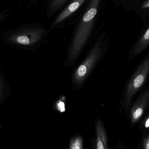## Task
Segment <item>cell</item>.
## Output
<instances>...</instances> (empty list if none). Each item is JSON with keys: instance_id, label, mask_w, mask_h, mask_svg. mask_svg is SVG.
<instances>
[{"instance_id": "6da1fadb", "label": "cell", "mask_w": 149, "mask_h": 149, "mask_svg": "<svg viewBox=\"0 0 149 149\" xmlns=\"http://www.w3.org/2000/svg\"><path fill=\"white\" fill-rule=\"evenodd\" d=\"M104 0H89L78 19L69 45L67 60L76 59L95 32L97 19Z\"/></svg>"}, {"instance_id": "7a4b0ae2", "label": "cell", "mask_w": 149, "mask_h": 149, "mask_svg": "<svg viewBox=\"0 0 149 149\" xmlns=\"http://www.w3.org/2000/svg\"><path fill=\"white\" fill-rule=\"evenodd\" d=\"M109 41V37L106 31L98 34L90 52L76 71L75 80L78 83L85 79L91 68L103 57L108 48Z\"/></svg>"}, {"instance_id": "3957f363", "label": "cell", "mask_w": 149, "mask_h": 149, "mask_svg": "<svg viewBox=\"0 0 149 149\" xmlns=\"http://www.w3.org/2000/svg\"><path fill=\"white\" fill-rule=\"evenodd\" d=\"M89 0H71L55 16L49 29L51 31L76 22Z\"/></svg>"}, {"instance_id": "277c9868", "label": "cell", "mask_w": 149, "mask_h": 149, "mask_svg": "<svg viewBox=\"0 0 149 149\" xmlns=\"http://www.w3.org/2000/svg\"><path fill=\"white\" fill-rule=\"evenodd\" d=\"M149 74V54L139 66L130 78L126 88L125 105H130L134 96L140 90Z\"/></svg>"}, {"instance_id": "5b68a950", "label": "cell", "mask_w": 149, "mask_h": 149, "mask_svg": "<svg viewBox=\"0 0 149 149\" xmlns=\"http://www.w3.org/2000/svg\"><path fill=\"white\" fill-rule=\"evenodd\" d=\"M149 102V90L143 93L134 104L130 112L132 124H135L141 119Z\"/></svg>"}, {"instance_id": "8992f818", "label": "cell", "mask_w": 149, "mask_h": 149, "mask_svg": "<svg viewBox=\"0 0 149 149\" xmlns=\"http://www.w3.org/2000/svg\"><path fill=\"white\" fill-rule=\"evenodd\" d=\"M71 0H46V17L50 18L57 14Z\"/></svg>"}, {"instance_id": "52a82bcc", "label": "cell", "mask_w": 149, "mask_h": 149, "mask_svg": "<svg viewBox=\"0 0 149 149\" xmlns=\"http://www.w3.org/2000/svg\"><path fill=\"white\" fill-rule=\"evenodd\" d=\"M149 46V27L134 46L130 58H134Z\"/></svg>"}, {"instance_id": "ba28073f", "label": "cell", "mask_w": 149, "mask_h": 149, "mask_svg": "<svg viewBox=\"0 0 149 149\" xmlns=\"http://www.w3.org/2000/svg\"><path fill=\"white\" fill-rule=\"evenodd\" d=\"M97 134V148L104 149L107 148V142L106 135L102 125L100 122H98L96 126Z\"/></svg>"}, {"instance_id": "9c48e42d", "label": "cell", "mask_w": 149, "mask_h": 149, "mask_svg": "<svg viewBox=\"0 0 149 149\" xmlns=\"http://www.w3.org/2000/svg\"><path fill=\"white\" fill-rule=\"evenodd\" d=\"M17 41L19 43L24 45H29L31 43L30 39L27 36H22L18 37Z\"/></svg>"}, {"instance_id": "30bf717a", "label": "cell", "mask_w": 149, "mask_h": 149, "mask_svg": "<svg viewBox=\"0 0 149 149\" xmlns=\"http://www.w3.org/2000/svg\"><path fill=\"white\" fill-rule=\"evenodd\" d=\"M81 141L80 139H75L71 144V148L81 149Z\"/></svg>"}, {"instance_id": "8fae6325", "label": "cell", "mask_w": 149, "mask_h": 149, "mask_svg": "<svg viewBox=\"0 0 149 149\" xmlns=\"http://www.w3.org/2000/svg\"><path fill=\"white\" fill-rule=\"evenodd\" d=\"M143 147L144 149H149V134L143 139Z\"/></svg>"}, {"instance_id": "7c38bea8", "label": "cell", "mask_w": 149, "mask_h": 149, "mask_svg": "<svg viewBox=\"0 0 149 149\" xmlns=\"http://www.w3.org/2000/svg\"><path fill=\"white\" fill-rule=\"evenodd\" d=\"M141 8L148 9L149 8V0H147L144 2L142 5L141 6Z\"/></svg>"}, {"instance_id": "4fadbf2b", "label": "cell", "mask_w": 149, "mask_h": 149, "mask_svg": "<svg viewBox=\"0 0 149 149\" xmlns=\"http://www.w3.org/2000/svg\"><path fill=\"white\" fill-rule=\"evenodd\" d=\"M144 126L146 128H149V115L144 121Z\"/></svg>"}, {"instance_id": "5bb4252c", "label": "cell", "mask_w": 149, "mask_h": 149, "mask_svg": "<svg viewBox=\"0 0 149 149\" xmlns=\"http://www.w3.org/2000/svg\"><path fill=\"white\" fill-rule=\"evenodd\" d=\"M58 107L60 108H61V111H64V110H65L64 105V103H63V102H60L58 104Z\"/></svg>"}, {"instance_id": "9a60e30c", "label": "cell", "mask_w": 149, "mask_h": 149, "mask_svg": "<svg viewBox=\"0 0 149 149\" xmlns=\"http://www.w3.org/2000/svg\"><path fill=\"white\" fill-rule=\"evenodd\" d=\"M141 0H138V1H141Z\"/></svg>"}]
</instances>
